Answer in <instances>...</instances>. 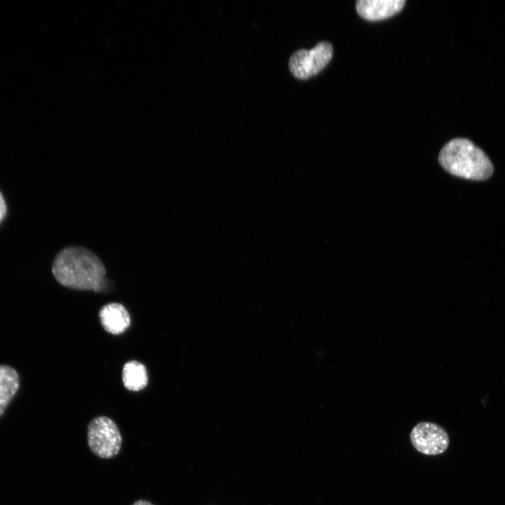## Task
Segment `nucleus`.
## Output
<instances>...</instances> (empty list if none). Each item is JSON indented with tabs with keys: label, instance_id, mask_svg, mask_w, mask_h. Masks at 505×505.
<instances>
[{
	"label": "nucleus",
	"instance_id": "obj_7",
	"mask_svg": "<svg viewBox=\"0 0 505 505\" xmlns=\"http://www.w3.org/2000/svg\"><path fill=\"white\" fill-rule=\"evenodd\" d=\"M100 323L104 329L112 334L120 335L130 325V316L126 307L117 302L103 306L99 312Z\"/></svg>",
	"mask_w": 505,
	"mask_h": 505
},
{
	"label": "nucleus",
	"instance_id": "obj_1",
	"mask_svg": "<svg viewBox=\"0 0 505 505\" xmlns=\"http://www.w3.org/2000/svg\"><path fill=\"white\" fill-rule=\"evenodd\" d=\"M52 273L59 283L74 290L104 292L112 286L100 259L83 247L61 250L53 262Z\"/></svg>",
	"mask_w": 505,
	"mask_h": 505
},
{
	"label": "nucleus",
	"instance_id": "obj_10",
	"mask_svg": "<svg viewBox=\"0 0 505 505\" xmlns=\"http://www.w3.org/2000/svg\"><path fill=\"white\" fill-rule=\"evenodd\" d=\"M6 213V206L4 196L0 191V223L4 219Z\"/></svg>",
	"mask_w": 505,
	"mask_h": 505
},
{
	"label": "nucleus",
	"instance_id": "obj_8",
	"mask_svg": "<svg viewBox=\"0 0 505 505\" xmlns=\"http://www.w3.org/2000/svg\"><path fill=\"white\" fill-rule=\"evenodd\" d=\"M20 387L17 370L8 365H0V417L16 395Z\"/></svg>",
	"mask_w": 505,
	"mask_h": 505
},
{
	"label": "nucleus",
	"instance_id": "obj_2",
	"mask_svg": "<svg viewBox=\"0 0 505 505\" xmlns=\"http://www.w3.org/2000/svg\"><path fill=\"white\" fill-rule=\"evenodd\" d=\"M438 161L451 175L466 180H485L494 171L484 151L466 138H454L447 142L439 152Z\"/></svg>",
	"mask_w": 505,
	"mask_h": 505
},
{
	"label": "nucleus",
	"instance_id": "obj_6",
	"mask_svg": "<svg viewBox=\"0 0 505 505\" xmlns=\"http://www.w3.org/2000/svg\"><path fill=\"white\" fill-rule=\"evenodd\" d=\"M405 0H358L356 4L358 14L367 20H380L399 13Z\"/></svg>",
	"mask_w": 505,
	"mask_h": 505
},
{
	"label": "nucleus",
	"instance_id": "obj_9",
	"mask_svg": "<svg viewBox=\"0 0 505 505\" xmlns=\"http://www.w3.org/2000/svg\"><path fill=\"white\" fill-rule=\"evenodd\" d=\"M122 380L124 386L129 391H138L143 389L148 382L145 366L137 361L126 363L122 370Z\"/></svg>",
	"mask_w": 505,
	"mask_h": 505
},
{
	"label": "nucleus",
	"instance_id": "obj_3",
	"mask_svg": "<svg viewBox=\"0 0 505 505\" xmlns=\"http://www.w3.org/2000/svg\"><path fill=\"white\" fill-rule=\"evenodd\" d=\"M87 443L90 450L102 459H111L121 451L122 436L116 424L109 417L97 416L88 426Z\"/></svg>",
	"mask_w": 505,
	"mask_h": 505
},
{
	"label": "nucleus",
	"instance_id": "obj_11",
	"mask_svg": "<svg viewBox=\"0 0 505 505\" xmlns=\"http://www.w3.org/2000/svg\"><path fill=\"white\" fill-rule=\"evenodd\" d=\"M131 505H154V504L145 499H138L133 502Z\"/></svg>",
	"mask_w": 505,
	"mask_h": 505
},
{
	"label": "nucleus",
	"instance_id": "obj_4",
	"mask_svg": "<svg viewBox=\"0 0 505 505\" xmlns=\"http://www.w3.org/2000/svg\"><path fill=\"white\" fill-rule=\"evenodd\" d=\"M332 44L325 41L318 42L311 49H299L290 58L288 66L292 75L299 79H307L317 74L332 58Z\"/></svg>",
	"mask_w": 505,
	"mask_h": 505
},
{
	"label": "nucleus",
	"instance_id": "obj_5",
	"mask_svg": "<svg viewBox=\"0 0 505 505\" xmlns=\"http://www.w3.org/2000/svg\"><path fill=\"white\" fill-rule=\"evenodd\" d=\"M410 439L415 450L426 455L440 454L450 444L447 431L441 426L429 422L417 424L410 433Z\"/></svg>",
	"mask_w": 505,
	"mask_h": 505
}]
</instances>
